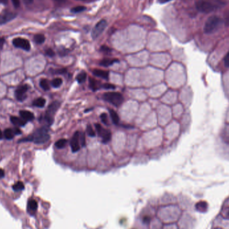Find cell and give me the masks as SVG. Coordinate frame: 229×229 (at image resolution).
<instances>
[{"label":"cell","mask_w":229,"mask_h":229,"mask_svg":"<svg viewBox=\"0 0 229 229\" xmlns=\"http://www.w3.org/2000/svg\"><path fill=\"white\" fill-rule=\"evenodd\" d=\"M102 87H103L104 88H105V89H115V88H116V87L114 85L109 84V83L104 84V85H102Z\"/></svg>","instance_id":"obj_34"},{"label":"cell","mask_w":229,"mask_h":229,"mask_svg":"<svg viewBox=\"0 0 229 229\" xmlns=\"http://www.w3.org/2000/svg\"><path fill=\"white\" fill-rule=\"evenodd\" d=\"M109 114L111 116V118L112 119L113 123L116 124V125H118L119 123V117L118 114L115 111H114L113 109H110L109 110Z\"/></svg>","instance_id":"obj_17"},{"label":"cell","mask_w":229,"mask_h":229,"mask_svg":"<svg viewBox=\"0 0 229 229\" xmlns=\"http://www.w3.org/2000/svg\"><path fill=\"white\" fill-rule=\"evenodd\" d=\"M38 208V203L34 199H30L28 204V211L30 213H34Z\"/></svg>","instance_id":"obj_14"},{"label":"cell","mask_w":229,"mask_h":229,"mask_svg":"<svg viewBox=\"0 0 229 229\" xmlns=\"http://www.w3.org/2000/svg\"><path fill=\"white\" fill-rule=\"evenodd\" d=\"M87 73L85 72H82L76 76V81H78V83H82V82H84L86 79H87Z\"/></svg>","instance_id":"obj_24"},{"label":"cell","mask_w":229,"mask_h":229,"mask_svg":"<svg viewBox=\"0 0 229 229\" xmlns=\"http://www.w3.org/2000/svg\"><path fill=\"white\" fill-rule=\"evenodd\" d=\"M13 45L15 47L28 51L30 50V44L29 41L22 38H16L13 40Z\"/></svg>","instance_id":"obj_7"},{"label":"cell","mask_w":229,"mask_h":229,"mask_svg":"<svg viewBox=\"0 0 229 229\" xmlns=\"http://www.w3.org/2000/svg\"><path fill=\"white\" fill-rule=\"evenodd\" d=\"M54 74H56V75H62V74H65L66 72V70L65 68H60V69H56V70H53L52 72Z\"/></svg>","instance_id":"obj_32"},{"label":"cell","mask_w":229,"mask_h":229,"mask_svg":"<svg viewBox=\"0 0 229 229\" xmlns=\"http://www.w3.org/2000/svg\"><path fill=\"white\" fill-rule=\"evenodd\" d=\"M79 137H80V132L76 131L71 141V146L72 152H77L80 150V145H79Z\"/></svg>","instance_id":"obj_10"},{"label":"cell","mask_w":229,"mask_h":229,"mask_svg":"<svg viewBox=\"0 0 229 229\" xmlns=\"http://www.w3.org/2000/svg\"><path fill=\"white\" fill-rule=\"evenodd\" d=\"M67 139H60L56 142L55 146L58 149H62L65 147V145L67 144Z\"/></svg>","instance_id":"obj_22"},{"label":"cell","mask_w":229,"mask_h":229,"mask_svg":"<svg viewBox=\"0 0 229 229\" xmlns=\"http://www.w3.org/2000/svg\"><path fill=\"white\" fill-rule=\"evenodd\" d=\"M2 138H3V133L1 130H0V139H2Z\"/></svg>","instance_id":"obj_45"},{"label":"cell","mask_w":229,"mask_h":229,"mask_svg":"<svg viewBox=\"0 0 229 229\" xmlns=\"http://www.w3.org/2000/svg\"><path fill=\"white\" fill-rule=\"evenodd\" d=\"M196 208L200 212H204L207 210L208 204L206 202H199L198 203L196 204Z\"/></svg>","instance_id":"obj_18"},{"label":"cell","mask_w":229,"mask_h":229,"mask_svg":"<svg viewBox=\"0 0 229 229\" xmlns=\"http://www.w3.org/2000/svg\"><path fill=\"white\" fill-rule=\"evenodd\" d=\"M87 133L89 137H91V138H93V137H95V135H96V133H95V131L93 129V127H92L91 125H87Z\"/></svg>","instance_id":"obj_29"},{"label":"cell","mask_w":229,"mask_h":229,"mask_svg":"<svg viewBox=\"0 0 229 229\" xmlns=\"http://www.w3.org/2000/svg\"><path fill=\"white\" fill-rule=\"evenodd\" d=\"M13 131H14V132L15 135H19V134H21V133H22V131H20V129H18V128H15V129H13Z\"/></svg>","instance_id":"obj_39"},{"label":"cell","mask_w":229,"mask_h":229,"mask_svg":"<svg viewBox=\"0 0 229 229\" xmlns=\"http://www.w3.org/2000/svg\"><path fill=\"white\" fill-rule=\"evenodd\" d=\"M86 8L85 6H82V5H78V6H76V7L73 8L71 9V12L73 13H79L81 12H83L85 10Z\"/></svg>","instance_id":"obj_30"},{"label":"cell","mask_w":229,"mask_h":229,"mask_svg":"<svg viewBox=\"0 0 229 229\" xmlns=\"http://www.w3.org/2000/svg\"><path fill=\"white\" fill-rule=\"evenodd\" d=\"M102 139H103V142L104 143V144H107V142H109L111 139V131H109V130L108 129H106L105 131L104 134L103 135V136L101 137Z\"/></svg>","instance_id":"obj_20"},{"label":"cell","mask_w":229,"mask_h":229,"mask_svg":"<svg viewBox=\"0 0 229 229\" xmlns=\"http://www.w3.org/2000/svg\"><path fill=\"white\" fill-rule=\"evenodd\" d=\"M12 2L15 8H19L20 5V0H12Z\"/></svg>","instance_id":"obj_38"},{"label":"cell","mask_w":229,"mask_h":229,"mask_svg":"<svg viewBox=\"0 0 229 229\" xmlns=\"http://www.w3.org/2000/svg\"><path fill=\"white\" fill-rule=\"evenodd\" d=\"M4 134L5 138L7 139H12L14 138L15 133L12 129H6L4 131Z\"/></svg>","instance_id":"obj_23"},{"label":"cell","mask_w":229,"mask_h":229,"mask_svg":"<svg viewBox=\"0 0 229 229\" xmlns=\"http://www.w3.org/2000/svg\"><path fill=\"white\" fill-rule=\"evenodd\" d=\"M20 115L21 116L22 119L25 120V121H32L34 119V114L28 111L22 110L20 111Z\"/></svg>","instance_id":"obj_11"},{"label":"cell","mask_w":229,"mask_h":229,"mask_svg":"<svg viewBox=\"0 0 229 229\" xmlns=\"http://www.w3.org/2000/svg\"><path fill=\"white\" fill-rule=\"evenodd\" d=\"M93 74L95 76H97V77H101L102 78L104 79H107L109 78V73L108 71H103V70L101 69H95L93 71Z\"/></svg>","instance_id":"obj_12"},{"label":"cell","mask_w":229,"mask_h":229,"mask_svg":"<svg viewBox=\"0 0 229 229\" xmlns=\"http://www.w3.org/2000/svg\"><path fill=\"white\" fill-rule=\"evenodd\" d=\"M107 25V23L106 20H102L100 22H98L93 28V31H92V38H93V39H96V38L99 36L100 35L103 33V32L105 30Z\"/></svg>","instance_id":"obj_6"},{"label":"cell","mask_w":229,"mask_h":229,"mask_svg":"<svg viewBox=\"0 0 229 229\" xmlns=\"http://www.w3.org/2000/svg\"><path fill=\"white\" fill-rule=\"evenodd\" d=\"M34 40L36 44H41L44 43V41H45V36H44L43 34H36V35H35V36L34 38Z\"/></svg>","instance_id":"obj_21"},{"label":"cell","mask_w":229,"mask_h":229,"mask_svg":"<svg viewBox=\"0 0 229 229\" xmlns=\"http://www.w3.org/2000/svg\"><path fill=\"white\" fill-rule=\"evenodd\" d=\"M29 88V87L27 85H24L19 87L16 91H15V96L17 99L20 101H23L26 98V92Z\"/></svg>","instance_id":"obj_8"},{"label":"cell","mask_w":229,"mask_h":229,"mask_svg":"<svg viewBox=\"0 0 229 229\" xmlns=\"http://www.w3.org/2000/svg\"><path fill=\"white\" fill-rule=\"evenodd\" d=\"M60 106V103L58 101H54L48 107V109L44 115V119L47 123L48 126H50L54 121V115L58 111Z\"/></svg>","instance_id":"obj_5"},{"label":"cell","mask_w":229,"mask_h":229,"mask_svg":"<svg viewBox=\"0 0 229 229\" xmlns=\"http://www.w3.org/2000/svg\"><path fill=\"white\" fill-rule=\"evenodd\" d=\"M50 138V136L48 134V129L46 127H41L35 131L32 134L29 135L26 138L19 140V142L24 141H33L35 144H42L47 142Z\"/></svg>","instance_id":"obj_1"},{"label":"cell","mask_w":229,"mask_h":229,"mask_svg":"<svg viewBox=\"0 0 229 229\" xmlns=\"http://www.w3.org/2000/svg\"><path fill=\"white\" fill-rule=\"evenodd\" d=\"M95 127H96V129H97L98 135H99L100 137L103 136V135L104 134V133H105V131L106 129H104L103 127L98 123H95Z\"/></svg>","instance_id":"obj_28"},{"label":"cell","mask_w":229,"mask_h":229,"mask_svg":"<svg viewBox=\"0 0 229 229\" xmlns=\"http://www.w3.org/2000/svg\"><path fill=\"white\" fill-rule=\"evenodd\" d=\"M225 22H226V25H229V14H228L227 18H226Z\"/></svg>","instance_id":"obj_43"},{"label":"cell","mask_w":229,"mask_h":229,"mask_svg":"<svg viewBox=\"0 0 229 229\" xmlns=\"http://www.w3.org/2000/svg\"><path fill=\"white\" fill-rule=\"evenodd\" d=\"M10 120L12 123L17 127H24L27 123V121H25L23 119L18 118L17 117H11Z\"/></svg>","instance_id":"obj_15"},{"label":"cell","mask_w":229,"mask_h":229,"mask_svg":"<svg viewBox=\"0 0 229 229\" xmlns=\"http://www.w3.org/2000/svg\"><path fill=\"white\" fill-rule=\"evenodd\" d=\"M16 17V14L14 12L5 11L0 14V25L4 24L12 21Z\"/></svg>","instance_id":"obj_9"},{"label":"cell","mask_w":229,"mask_h":229,"mask_svg":"<svg viewBox=\"0 0 229 229\" xmlns=\"http://www.w3.org/2000/svg\"><path fill=\"white\" fill-rule=\"evenodd\" d=\"M55 1L58 2H62L65 1V0H55Z\"/></svg>","instance_id":"obj_46"},{"label":"cell","mask_w":229,"mask_h":229,"mask_svg":"<svg viewBox=\"0 0 229 229\" xmlns=\"http://www.w3.org/2000/svg\"><path fill=\"white\" fill-rule=\"evenodd\" d=\"M8 0H0V4H7Z\"/></svg>","instance_id":"obj_44"},{"label":"cell","mask_w":229,"mask_h":229,"mask_svg":"<svg viewBox=\"0 0 229 229\" xmlns=\"http://www.w3.org/2000/svg\"><path fill=\"white\" fill-rule=\"evenodd\" d=\"M101 119L102 122L105 125H108V117L106 113H102L101 114Z\"/></svg>","instance_id":"obj_33"},{"label":"cell","mask_w":229,"mask_h":229,"mask_svg":"<svg viewBox=\"0 0 229 229\" xmlns=\"http://www.w3.org/2000/svg\"><path fill=\"white\" fill-rule=\"evenodd\" d=\"M24 185L23 182H18L17 183H15L14 186H13V190L15 191V192H19V191L24 190Z\"/></svg>","instance_id":"obj_26"},{"label":"cell","mask_w":229,"mask_h":229,"mask_svg":"<svg viewBox=\"0 0 229 229\" xmlns=\"http://www.w3.org/2000/svg\"><path fill=\"white\" fill-rule=\"evenodd\" d=\"M40 85L41 88L44 89V91H48L50 89L49 82L46 80V79H42L40 82Z\"/></svg>","instance_id":"obj_25"},{"label":"cell","mask_w":229,"mask_h":229,"mask_svg":"<svg viewBox=\"0 0 229 229\" xmlns=\"http://www.w3.org/2000/svg\"><path fill=\"white\" fill-rule=\"evenodd\" d=\"M224 65L226 67H229V52L227 54V55L225 56L224 59Z\"/></svg>","instance_id":"obj_36"},{"label":"cell","mask_w":229,"mask_h":229,"mask_svg":"<svg viewBox=\"0 0 229 229\" xmlns=\"http://www.w3.org/2000/svg\"><path fill=\"white\" fill-rule=\"evenodd\" d=\"M45 104H46V100L42 97L36 98V99L33 102V105L34 106L40 107V108L44 107V105H45Z\"/></svg>","instance_id":"obj_19"},{"label":"cell","mask_w":229,"mask_h":229,"mask_svg":"<svg viewBox=\"0 0 229 229\" xmlns=\"http://www.w3.org/2000/svg\"><path fill=\"white\" fill-rule=\"evenodd\" d=\"M103 99L115 107H119L123 103L124 98L123 95L118 92H109L103 95Z\"/></svg>","instance_id":"obj_4"},{"label":"cell","mask_w":229,"mask_h":229,"mask_svg":"<svg viewBox=\"0 0 229 229\" xmlns=\"http://www.w3.org/2000/svg\"><path fill=\"white\" fill-rule=\"evenodd\" d=\"M89 86L94 91H96L98 90L101 87V85L99 81H97L96 79L93 78H89Z\"/></svg>","instance_id":"obj_13"},{"label":"cell","mask_w":229,"mask_h":229,"mask_svg":"<svg viewBox=\"0 0 229 229\" xmlns=\"http://www.w3.org/2000/svg\"><path fill=\"white\" fill-rule=\"evenodd\" d=\"M111 50H111L109 47H108L107 46H102L101 48V51L105 53H109L111 52Z\"/></svg>","instance_id":"obj_35"},{"label":"cell","mask_w":229,"mask_h":229,"mask_svg":"<svg viewBox=\"0 0 229 229\" xmlns=\"http://www.w3.org/2000/svg\"><path fill=\"white\" fill-rule=\"evenodd\" d=\"M170 1H171V0H158V2L160 4H165V3L169 2Z\"/></svg>","instance_id":"obj_41"},{"label":"cell","mask_w":229,"mask_h":229,"mask_svg":"<svg viewBox=\"0 0 229 229\" xmlns=\"http://www.w3.org/2000/svg\"><path fill=\"white\" fill-rule=\"evenodd\" d=\"M23 2L25 5H30L32 4L34 0H23Z\"/></svg>","instance_id":"obj_40"},{"label":"cell","mask_w":229,"mask_h":229,"mask_svg":"<svg viewBox=\"0 0 229 229\" xmlns=\"http://www.w3.org/2000/svg\"><path fill=\"white\" fill-rule=\"evenodd\" d=\"M46 55H48V56H50V57L54 56L55 55V52H54V51L50 48H48V49H47L46 50Z\"/></svg>","instance_id":"obj_37"},{"label":"cell","mask_w":229,"mask_h":229,"mask_svg":"<svg viewBox=\"0 0 229 229\" xmlns=\"http://www.w3.org/2000/svg\"><path fill=\"white\" fill-rule=\"evenodd\" d=\"M224 2L221 1H208V0H199L196 2V7L197 9L202 13H211L215 11L216 9L224 5Z\"/></svg>","instance_id":"obj_2"},{"label":"cell","mask_w":229,"mask_h":229,"mask_svg":"<svg viewBox=\"0 0 229 229\" xmlns=\"http://www.w3.org/2000/svg\"><path fill=\"white\" fill-rule=\"evenodd\" d=\"M222 24V20L216 15H212L206 20L204 31L206 34H211L219 29Z\"/></svg>","instance_id":"obj_3"},{"label":"cell","mask_w":229,"mask_h":229,"mask_svg":"<svg viewBox=\"0 0 229 229\" xmlns=\"http://www.w3.org/2000/svg\"><path fill=\"white\" fill-rule=\"evenodd\" d=\"M119 60L117 59H111V58H105L103 59L100 62V65L105 66V67H108V66L113 65L114 63L118 62Z\"/></svg>","instance_id":"obj_16"},{"label":"cell","mask_w":229,"mask_h":229,"mask_svg":"<svg viewBox=\"0 0 229 229\" xmlns=\"http://www.w3.org/2000/svg\"><path fill=\"white\" fill-rule=\"evenodd\" d=\"M4 175H5L4 171L2 169H0V178H2L4 176Z\"/></svg>","instance_id":"obj_42"},{"label":"cell","mask_w":229,"mask_h":229,"mask_svg":"<svg viewBox=\"0 0 229 229\" xmlns=\"http://www.w3.org/2000/svg\"><path fill=\"white\" fill-rule=\"evenodd\" d=\"M80 1H85V0H80Z\"/></svg>","instance_id":"obj_47"},{"label":"cell","mask_w":229,"mask_h":229,"mask_svg":"<svg viewBox=\"0 0 229 229\" xmlns=\"http://www.w3.org/2000/svg\"><path fill=\"white\" fill-rule=\"evenodd\" d=\"M51 84H52L53 87L58 88V87H60V86H61V85L62 84V78H56L54 79V80H52V82H51Z\"/></svg>","instance_id":"obj_27"},{"label":"cell","mask_w":229,"mask_h":229,"mask_svg":"<svg viewBox=\"0 0 229 229\" xmlns=\"http://www.w3.org/2000/svg\"><path fill=\"white\" fill-rule=\"evenodd\" d=\"M79 141H81V144L82 147H85L86 145V139H85V133H80V137H79Z\"/></svg>","instance_id":"obj_31"}]
</instances>
